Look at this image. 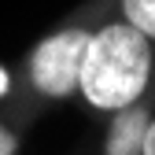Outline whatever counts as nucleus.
<instances>
[{"label": "nucleus", "instance_id": "1", "mask_svg": "<svg viewBox=\"0 0 155 155\" xmlns=\"http://www.w3.org/2000/svg\"><path fill=\"white\" fill-rule=\"evenodd\" d=\"M151 78H155V45L126 18H111V22L96 26L89 37L78 96L89 111L114 114L144 100Z\"/></svg>", "mask_w": 155, "mask_h": 155}, {"label": "nucleus", "instance_id": "2", "mask_svg": "<svg viewBox=\"0 0 155 155\" xmlns=\"http://www.w3.org/2000/svg\"><path fill=\"white\" fill-rule=\"evenodd\" d=\"M92 26L70 22L41 37L26 55V85L48 104H59L78 96V78H81V59L89 48Z\"/></svg>", "mask_w": 155, "mask_h": 155}, {"label": "nucleus", "instance_id": "3", "mask_svg": "<svg viewBox=\"0 0 155 155\" xmlns=\"http://www.w3.org/2000/svg\"><path fill=\"white\" fill-rule=\"evenodd\" d=\"M107 118L111 122H107V137H104V155H144V137L155 118V104L148 96L107 114Z\"/></svg>", "mask_w": 155, "mask_h": 155}, {"label": "nucleus", "instance_id": "4", "mask_svg": "<svg viewBox=\"0 0 155 155\" xmlns=\"http://www.w3.org/2000/svg\"><path fill=\"white\" fill-rule=\"evenodd\" d=\"M118 11L129 26H137L155 45V0H118Z\"/></svg>", "mask_w": 155, "mask_h": 155}, {"label": "nucleus", "instance_id": "5", "mask_svg": "<svg viewBox=\"0 0 155 155\" xmlns=\"http://www.w3.org/2000/svg\"><path fill=\"white\" fill-rule=\"evenodd\" d=\"M0 155H18V129L0 118Z\"/></svg>", "mask_w": 155, "mask_h": 155}, {"label": "nucleus", "instance_id": "6", "mask_svg": "<svg viewBox=\"0 0 155 155\" xmlns=\"http://www.w3.org/2000/svg\"><path fill=\"white\" fill-rule=\"evenodd\" d=\"M144 155H155V118L148 126V137H144Z\"/></svg>", "mask_w": 155, "mask_h": 155}, {"label": "nucleus", "instance_id": "7", "mask_svg": "<svg viewBox=\"0 0 155 155\" xmlns=\"http://www.w3.org/2000/svg\"><path fill=\"white\" fill-rule=\"evenodd\" d=\"M4 85H8V78H4V70H0V92H4Z\"/></svg>", "mask_w": 155, "mask_h": 155}]
</instances>
